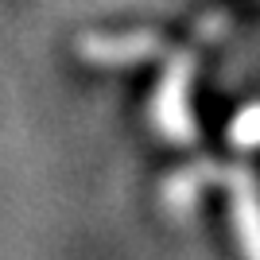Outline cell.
Instances as JSON below:
<instances>
[{
  "label": "cell",
  "mask_w": 260,
  "mask_h": 260,
  "mask_svg": "<svg viewBox=\"0 0 260 260\" xmlns=\"http://www.w3.org/2000/svg\"><path fill=\"white\" fill-rule=\"evenodd\" d=\"M194 66L198 58L190 51L175 54L167 74L159 82V93L152 101V120L155 128L167 136V140H179V144H190L194 140V113H190V82H194Z\"/></svg>",
  "instance_id": "6da1fadb"
},
{
  "label": "cell",
  "mask_w": 260,
  "mask_h": 260,
  "mask_svg": "<svg viewBox=\"0 0 260 260\" xmlns=\"http://www.w3.org/2000/svg\"><path fill=\"white\" fill-rule=\"evenodd\" d=\"M214 186H225L229 202H233V229H237V245L245 260H260V190H256V175L237 163V167H221L217 163Z\"/></svg>",
  "instance_id": "7a4b0ae2"
},
{
  "label": "cell",
  "mask_w": 260,
  "mask_h": 260,
  "mask_svg": "<svg viewBox=\"0 0 260 260\" xmlns=\"http://www.w3.org/2000/svg\"><path fill=\"white\" fill-rule=\"evenodd\" d=\"M78 51L86 62L98 66H132L144 62L152 54L163 51V39L152 31H128V35H82L78 39Z\"/></svg>",
  "instance_id": "3957f363"
},
{
  "label": "cell",
  "mask_w": 260,
  "mask_h": 260,
  "mask_svg": "<svg viewBox=\"0 0 260 260\" xmlns=\"http://www.w3.org/2000/svg\"><path fill=\"white\" fill-rule=\"evenodd\" d=\"M214 175H217V163L214 159H202V163H190L186 171L171 175L167 183H163V206L171 210V214H190L198 202V194L214 186Z\"/></svg>",
  "instance_id": "277c9868"
},
{
  "label": "cell",
  "mask_w": 260,
  "mask_h": 260,
  "mask_svg": "<svg viewBox=\"0 0 260 260\" xmlns=\"http://www.w3.org/2000/svg\"><path fill=\"white\" fill-rule=\"evenodd\" d=\"M229 144L249 152V148H260V101H252L249 109H241L233 124H229Z\"/></svg>",
  "instance_id": "5b68a950"
}]
</instances>
